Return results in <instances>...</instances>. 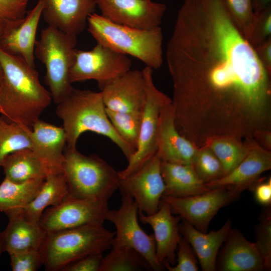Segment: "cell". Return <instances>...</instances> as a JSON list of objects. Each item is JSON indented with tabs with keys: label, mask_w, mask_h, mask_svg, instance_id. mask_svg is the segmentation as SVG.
Segmentation results:
<instances>
[{
	"label": "cell",
	"mask_w": 271,
	"mask_h": 271,
	"mask_svg": "<svg viewBox=\"0 0 271 271\" xmlns=\"http://www.w3.org/2000/svg\"><path fill=\"white\" fill-rule=\"evenodd\" d=\"M166 59L174 112L227 123L251 112L271 93V72L234 23L224 0H184Z\"/></svg>",
	"instance_id": "1"
},
{
	"label": "cell",
	"mask_w": 271,
	"mask_h": 271,
	"mask_svg": "<svg viewBox=\"0 0 271 271\" xmlns=\"http://www.w3.org/2000/svg\"><path fill=\"white\" fill-rule=\"evenodd\" d=\"M0 66V114L9 121L32 129L51 104V93L41 84L35 68L1 48Z\"/></svg>",
	"instance_id": "2"
},
{
	"label": "cell",
	"mask_w": 271,
	"mask_h": 271,
	"mask_svg": "<svg viewBox=\"0 0 271 271\" xmlns=\"http://www.w3.org/2000/svg\"><path fill=\"white\" fill-rule=\"evenodd\" d=\"M56 113L63 122L66 148H76L80 135L91 131L109 139L120 149L127 161L135 152L110 121L100 91L73 88L57 104Z\"/></svg>",
	"instance_id": "3"
},
{
	"label": "cell",
	"mask_w": 271,
	"mask_h": 271,
	"mask_svg": "<svg viewBox=\"0 0 271 271\" xmlns=\"http://www.w3.org/2000/svg\"><path fill=\"white\" fill-rule=\"evenodd\" d=\"M88 31L96 40L113 50L132 56L152 69L163 62V35L161 27L143 30L113 23L93 13L87 19Z\"/></svg>",
	"instance_id": "4"
},
{
	"label": "cell",
	"mask_w": 271,
	"mask_h": 271,
	"mask_svg": "<svg viewBox=\"0 0 271 271\" xmlns=\"http://www.w3.org/2000/svg\"><path fill=\"white\" fill-rule=\"evenodd\" d=\"M114 235L101 224L47 233L40 249L43 265L47 270H62L84 256L111 248Z\"/></svg>",
	"instance_id": "5"
},
{
	"label": "cell",
	"mask_w": 271,
	"mask_h": 271,
	"mask_svg": "<svg viewBox=\"0 0 271 271\" xmlns=\"http://www.w3.org/2000/svg\"><path fill=\"white\" fill-rule=\"evenodd\" d=\"M63 173L72 198L108 201L118 189V172L97 155L76 148L65 149Z\"/></svg>",
	"instance_id": "6"
},
{
	"label": "cell",
	"mask_w": 271,
	"mask_h": 271,
	"mask_svg": "<svg viewBox=\"0 0 271 271\" xmlns=\"http://www.w3.org/2000/svg\"><path fill=\"white\" fill-rule=\"evenodd\" d=\"M76 36L48 26L36 41L34 55L44 64L45 82L58 104L73 89L69 73L75 59Z\"/></svg>",
	"instance_id": "7"
},
{
	"label": "cell",
	"mask_w": 271,
	"mask_h": 271,
	"mask_svg": "<svg viewBox=\"0 0 271 271\" xmlns=\"http://www.w3.org/2000/svg\"><path fill=\"white\" fill-rule=\"evenodd\" d=\"M146 98L142 112V120L138 145L127 161V166L118 172L122 178L139 170L157 152V138L159 117L162 108L171 103V98L158 89L154 84L153 69L146 66L142 70Z\"/></svg>",
	"instance_id": "8"
},
{
	"label": "cell",
	"mask_w": 271,
	"mask_h": 271,
	"mask_svg": "<svg viewBox=\"0 0 271 271\" xmlns=\"http://www.w3.org/2000/svg\"><path fill=\"white\" fill-rule=\"evenodd\" d=\"M138 207L128 195H122L121 203L116 210H109L106 220L113 224L116 231L112 246H127L141 253L152 270H161L164 266L158 260L153 234L149 235L140 226L138 219Z\"/></svg>",
	"instance_id": "9"
},
{
	"label": "cell",
	"mask_w": 271,
	"mask_h": 271,
	"mask_svg": "<svg viewBox=\"0 0 271 271\" xmlns=\"http://www.w3.org/2000/svg\"><path fill=\"white\" fill-rule=\"evenodd\" d=\"M131 65L127 55L97 43L89 51L76 49L69 80L72 84L94 80L100 87L131 69Z\"/></svg>",
	"instance_id": "10"
},
{
	"label": "cell",
	"mask_w": 271,
	"mask_h": 271,
	"mask_svg": "<svg viewBox=\"0 0 271 271\" xmlns=\"http://www.w3.org/2000/svg\"><path fill=\"white\" fill-rule=\"evenodd\" d=\"M240 193L230 187L220 186L198 195L185 197L163 196L162 199L168 204L173 214L206 232L218 211L236 199Z\"/></svg>",
	"instance_id": "11"
},
{
	"label": "cell",
	"mask_w": 271,
	"mask_h": 271,
	"mask_svg": "<svg viewBox=\"0 0 271 271\" xmlns=\"http://www.w3.org/2000/svg\"><path fill=\"white\" fill-rule=\"evenodd\" d=\"M107 201L69 198L57 206L45 209L39 224L47 233L88 224L103 225L109 210Z\"/></svg>",
	"instance_id": "12"
},
{
	"label": "cell",
	"mask_w": 271,
	"mask_h": 271,
	"mask_svg": "<svg viewBox=\"0 0 271 271\" xmlns=\"http://www.w3.org/2000/svg\"><path fill=\"white\" fill-rule=\"evenodd\" d=\"M161 162L155 154L139 170L119 180L118 189L121 195L132 198L139 211L146 215L157 211L165 191Z\"/></svg>",
	"instance_id": "13"
},
{
	"label": "cell",
	"mask_w": 271,
	"mask_h": 271,
	"mask_svg": "<svg viewBox=\"0 0 271 271\" xmlns=\"http://www.w3.org/2000/svg\"><path fill=\"white\" fill-rule=\"evenodd\" d=\"M101 15L120 25L150 30L160 26L166 5L152 0H95Z\"/></svg>",
	"instance_id": "14"
},
{
	"label": "cell",
	"mask_w": 271,
	"mask_h": 271,
	"mask_svg": "<svg viewBox=\"0 0 271 271\" xmlns=\"http://www.w3.org/2000/svg\"><path fill=\"white\" fill-rule=\"evenodd\" d=\"M107 109L121 112H142L146 98L142 71L130 69L99 87Z\"/></svg>",
	"instance_id": "15"
},
{
	"label": "cell",
	"mask_w": 271,
	"mask_h": 271,
	"mask_svg": "<svg viewBox=\"0 0 271 271\" xmlns=\"http://www.w3.org/2000/svg\"><path fill=\"white\" fill-rule=\"evenodd\" d=\"M138 211L141 221L150 225L153 229L159 262L163 266L165 262L175 265L176 252L182 237L179 227L181 217L174 216L168 204L162 199L156 212L146 215Z\"/></svg>",
	"instance_id": "16"
},
{
	"label": "cell",
	"mask_w": 271,
	"mask_h": 271,
	"mask_svg": "<svg viewBox=\"0 0 271 271\" xmlns=\"http://www.w3.org/2000/svg\"><path fill=\"white\" fill-rule=\"evenodd\" d=\"M248 152L229 173L206 183L209 189L228 186L241 192L252 186L263 172L271 168V152L258 145L253 138L244 139Z\"/></svg>",
	"instance_id": "17"
},
{
	"label": "cell",
	"mask_w": 271,
	"mask_h": 271,
	"mask_svg": "<svg viewBox=\"0 0 271 271\" xmlns=\"http://www.w3.org/2000/svg\"><path fill=\"white\" fill-rule=\"evenodd\" d=\"M197 148L177 129L171 103L165 106L160 115L157 138L156 154L161 161L191 165Z\"/></svg>",
	"instance_id": "18"
},
{
	"label": "cell",
	"mask_w": 271,
	"mask_h": 271,
	"mask_svg": "<svg viewBox=\"0 0 271 271\" xmlns=\"http://www.w3.org/2000/svg\"><path fill=\"white\" fill-rule=\"evenodd\" d=\"M44 1L42 16L48 26L76 36L85 30L96 7L95 0Z\"/></svg>",
	"instance_id": "19"
},
{
	"label": "cell",
	"mask_w": 271,
	"mask_h": 271,
	"mask_svg": "<svg viewBox=\"0 0 271 271\" xmlns=\"http://www.w3.org/2000/svg\"><path fill=\"white\" fill-rule=\"evenodd\" d=\"M31 150L48 167L50 173L63 172L66 138L63 127L37 120L28 130Z\"/></svg>",
	"instance_id": "20"
},
{
	"label": "cell",
	"mask_w": 271,
	"mask_h": 271,
	"mask_svg": "<svg viewBox=\"0 0 271 271\" xmlns=\"http://www.w3.org/2000/svg\"><path fill=\"white\" fill-rule=\"evenodd\" d=\"M44 5V0H38L18 25L0 37V48L3 51L22 58L33 68L36 33Z\"/></svg>",
	"instance_id": "21"
},
{
	"label": "cell",
	"mask_w": 271,
	"mask_h": 271,
	"mask_svg": "<svg viewBox=\"0 0 271 271\" xmlns=\"http://www.w3.org/2000/svg\"><path fill=\"white\" fill-rule=\"evenodd\" d=\"M218 263L221 271H260L264 261L255 243L245 238L236 229L231 228L225 241Z\"/></svg>",
	"instance_id": "22"
},
{
	"label": "cell",
	"mask_w": 271,
	"mask_h": 271,
	"mask_svg": "<svg viewBox=\"0 0 271 271\" xmlns=\"http://www.w3.org/2000/svg\"><path fill=\"white\" fill-rule=\"evenodd\" d=\"M179 223L181 235L190 244L203 271L217 269V255L221 245L226 240L231 228V221L227 220L216 231L202 232L184 219Z\"/></svg>",
	"instance_id": "23"
},
{
	"label": "cell",
	"mask_w": 271,
	"mask_h": 271,
	"mask_svg": "<svg viewBox=\"0 0 271 271\" xmlns=\"http://www.w3.org/2000/svg\"><path fill=\"white\" fill-rule=\"evenodd\" d=\"M22 209L6 214L9 222L2 232L4 251L8 254L28 250H40L47 232L39 223L26 218Z\"/></svg>",
	"instance_id": "24"
},
{
	"label": "cell",
	"mask_w": 271,
	"mask_h": 271,
	"mask_svg": "<svg viewBox=\"0 0 271 271\" xmlns=\"http://www.w3.org/2000/svg\"><path fill=\"white\" fill-rule=\"evenodd\" d=\"M161 172L165 184L163 196L185 197L209 191L191 165L161 162Z\"/></svg>",
	"instance_id": "25"
},
{
	"label": "cell",
	"mask_w": 271,
	"mask_h": 271,
	"mask_svg": "<svg viewBox=\"0 0 271 271\" xmlns=\"http://www.w3.org/2000/svg\"><path fill=\"white\" fill-rule=\"evenodd\" d=\"M69 198V191L63 173H49L35 197L22 209V212L30 221L39 223L47 207L57 206Z\"/></svg>",
	"instance_id": "26"
},
{
	"label": "cell",
	"mask_w": 271,
	"mask_h": 271,
	"mask_svg": "<svg viewBox=\"0 0 271 271\" xmlns=\"http://www.w3.org/2000/svg\"><path fill=\"white\" fill-rule=\"evenodd\" d=\"M2 167L5 177L16 183L45 179L50 173L46 164L30 149L8 155Z\"/></svg>",
	"instance_id": "27"
},
{
	"label": "cell",
	"mask_w": 271,
	"mask_h": 271,
	"mask_svg": "<svg viewBox=\"0 0 271 271\" xmlns=\"http://www.w3.org/2000/svg\"><path fill=\"white\" fill-rule=\"evenodd\" d=\"M44 180L16 183L5 177L0 184V212L23 209L35 197Z\"/></svg>",
	"instance_id": "28"
},
{
	"label": "cell",
	"mask_w": 271,
	"mask_h": 271,
	"mask_svg": "<svg viewBox=\"0 0 271 271\" xmlns=\"http://www.w3.org/2000/svg\"><path fill=\"white\" fill-rule=\"evenodd\" d=\"M203 146L209 148L218 159L223 168V176L229 173L241 162L248 150L244 140L227 136L213 137Z\"/></svg>",
	"instance_id": "29"
},
{
	"label": "cell",
	"mask_w": 271,
	"mask_h": 271,
	"mask_svg": "<svg viewBox=\"0 0 271 271\" xmlns=\"http://www.w3.org/2000/svg\"><path fill=\"white\" fill-rule=\"evenodd\" d=\"M152 270L144 257L127 246H112L104 257L100 271H134Z\"/></svg>",
	"instance_id": "30"
},
{
	"label": "cell",
	"mask_w": 271,
	"mask_h": 271,
	"mask_svg": "<svg viewBox=\"0 0 271 271\" xmlns=\"http://www.w3.org/2000/svg\"><path fill=\"white\" fill-rule=\"evenodd\" d=\"M28 127L7 120L0 114V167L5 159L17 151L32 149Z\"/></svg>",
	"instance_id": "31"
},
{
	"label": "cell",
	"mask_w": 271,
	"mask_h": 271,
	"mask_svg": "<svg viewBox=\"0 0 271 271\" xmlns=\"http://www.w3.org/2000/svg\"><path fill=\"white\" fill-rule=\"evenodd\" d=\"M110 121L119 136L136 150L139 141L142 112H121L107 109Z\"/></svg>",
	"instance_id": "32"
},
{
	"label": "cell",
	"mask_w": 271,
	"mask_h": 271,
	"mask_svg": "<svg viewBox=\"0 0 271 271\" xmlns=\"http://www.w3.org/2000/svg\"><path fill=\"white\" fill-rule=\"evenodd\" d=\"M191 166L197 176L205 183L224 175L219 160L206 146L197 148Z\"/></svg>",
	"instance_id": "33"
},
{
	"label": "cell",
	"mask_w": 271,
	"mask_h": 271,
	"mask_svg": "<svg viewBox=\"0 0 271 271\" xmlns=\"http://www.w3.org/2000/svg\"><path fill=\"white\" fill-rule=\"evenodd\" d=\"M224 2L234 23L250 43L254 21L251 0H224Z\"/></svg>",
	"instance_id": "34"
},
{
	"label": "cell",
	"mask_w": 271,
	"mask_h": 271,
	"mask_svg": "<svg viewBox=\"0 0 271 271\" xmlns=\"http://www.w3.org/2000/svg\"><path fill=\"white\" fill-rule=\"evenodd\" d=\"M29 0H0V37L18 25L27 14Z\"/></svg>",
	"instance_id": "35"
},
{
	"label": "cell",
	"mask_w": 271,
	"mask_h": 271,
	"mask_svg": "<svg viewBox=\"0 0 271 271\" xmlns=\"http://www.w3.org/2000/svg\"><path fill=\"white\" fill-rule=\"evenodd\" d=\"M262 216L256 229L255 242L264 261L265 269L271 267V213L268 209Z\"/></svg>",
	"instance_id": "36"
},
{
	"label": "cell",
	"mask_w": 271,
	"mask_h": 271,
	"mask_svg": "<svg viewBox=\"0 0 271 271\" xmlns=\"http://www.w3.org/2000/svg\"><path fill=\"white\" fill-rule=\"evenodd\" d=\"M177 263L171 265L167 262L163 264L169 271H197L198 259L196 253L189 242L182 236L177 248Z\"/></svg>",
	"instance_id": "37"
},
{
	"label": "cell",
	"mask_w": 271,
	"mask_h": 271,
	"mask_svg": "<svg viewBox=\"0 0 271 271\" xmlns=\"http://www.w3.org/2000/svg\"><path fill=\"white\" fill-rule=\"evenodd\" d=\"M13 271H36L43 265L40 250H28L9 254Z\"/></svg>",
	"instance_id": "38"
},
{
	"label": "cell",
	"mask_w": 271,
	"mask_h": 271,
	"mask_svg": "<svg viewBox=\"0 0 271 271\" xmlns=\"http://www.w3.org/2000/svg\"><path fill=\"white\" fill-rule=\"evenodd\" d=\"M271 38V8L254 14L253 32L250 44L254 48Z\"/></svg>",
	"instance_id": "39"
},
{
	"label": "cell",
	"mask_w": 271,
	"mask_h": 271,
	"mask_svg": "<svg viewBox=\"0 0 271 271\" xmlns=\"http://www.w3.org/2000/svg\"><path fill=\"white\" fill-rule=\"evenodd\" d=\"M102 252L84 256L65 266L63 271H100L103 256Z\"/></svg>",
	"instance_id": "40"
},
{
	"label": "cell",
	"mask_w": 271,
	"mask_h": 271,
	"mask_svg": "<svg viewBox=\"0 0 271 271\" xmlns=\"http://www.w3.org/2000/svg\"><path fill=\"white\" fill-rule=\"evenodd\" d=\"M254 196L256 201L261 205H270L271 203V179L255 185Z\"/></svg>",
	"instance_id": "41"
},
{
	"label": "cell",
	"mask_w": 271,
	"mask_h": 271,
	"mask_svg": "<svg viewBox=\"0 0 271 271\" xmlns=\"http://www.w3.org/2000/svg\"><path fill=\"white\" fill-rule=\"evenodd\" d=\"M254 49L262 63L271 72V38Z\"/></svg>",
	"instance_id": "42"
},
{
	"label": "cell",
	"mask_w": 271,
	"mask_h": 271,
	"mask_svg": "<svg viewBox=\"0 0 271 271\" xmlns=\"http://www.w3.org/2000/svg\"><path fill=\"white\" fill-rule=\"evenodd\" d=\"M255 142L267 150H271V130L261 129L256 131L253 136Z\"/></svg>",
	"instance_id": "43"
},
{
	"label": "cell",
	"mask_w": 271,
	"mask_h": 271,
	"mask_svg": "<svg viewBox=\"0 0 271 271\" xmlns=\"http://www.w3.org/2000/svg\"><path fill=\"white\" fill-rule=\"evenodd\" d=\"M254 14L261 13L271 8V0H251Z\"/></svg>",
	"instance_id": "44"
},
{
	"label": "cell",
	"mask_w": 271,
	"mask_h": 271,
	"mask_svg": "<svg viewBox=\"0 0 271 271\" xmlns=\"http://www.w3.org/2000/svg\"><path fill=\"white\" fill-rule=\"evenodd\" d=\"M4 252L5 251H4V249L3 244L2 232L0 231V255Z\"/></svg>",
	"instance_id": "45"
},
{
	"label": "cell",
	"mask_w": 271,
	"mask_h": 271,
	"mask_svg": "<svg viewBox=\"0 0 271 271\" xmlns=\"http://www.w3.org/2000/svg\"><path fill=\"white\" fill-rule=\"evenodd\" d=\"M2 79V71L1 68H0V88H1Z\"/></svg>",
	"instance_id": "46"
},
{
	"label": "cell",
	"mask_w": 271,
	"mask_h": 271,
	"mask_svg": "<svg viewBox=\"0 0 271 271\" xmlns=\"http://www.w3.org/2000/svg\"><path fill=\"white\" fill-rule=\"evenodd\" d=\"M0 68H1V66H0Z\"/></svg>",
	"instance_id": "47"
}]
</instances>
